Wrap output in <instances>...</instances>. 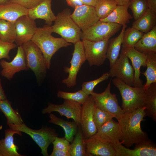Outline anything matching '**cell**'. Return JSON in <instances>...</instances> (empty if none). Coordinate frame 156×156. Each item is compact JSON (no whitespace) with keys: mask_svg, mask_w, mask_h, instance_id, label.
<instances>
[{"mask_svg":"<svg viewBox=\"0 0 156 156\" xmlns=\"http://www.w3.org/2000/svg\"><path fill=\"white\" fill-rule=\"evenodd\" d=\"M117 5L114 0H98L95 6L96 14L99 20L109 16Z\"/></svg>","mask_w":156,"mask_h":156,"instance_id":"obj_34","label":"cell"},{"mask_svg":"<svg viewBox=\"0 0 156 156\" xmlns=\"http://www.w3.org/2000/svg\"><path fill=\"white\" fill-rule=\"evenodd\" d=\"M21 135V132L10 128L5 130L4 139H0V156H22L18 152V146L14 144L13 135Z\"/></svg>","mask_w":156,"mask_h":156,"instance_id":"obj_23","label":"cell"},{"mask_svg":"<svg viewBox=\"0 0 156 156\" xmlns=\"http://www.w3.org/2000/svg\"><path fill=\"white\" fill-rule=\"evenodd\" d=\"M121 142L112 144L116 151V156H156L155 144L149 138L135 144L131 149L122 145Z\"/></svg>","mask_w":156,"mask_h":156,"instance_id":"obj_12","label":"cell"},{"mask_svg":"<svg viewBox=\"0 0 156 156\" xmlns=\"http://www.w3.org/2000/svg\"><path fill=\"white\" fill-rule=\"evenodd\" d=\"M57 97L64 100H67L75 102L82 105L89 96L81 89L75 92H70L59 91Z\"/></svg>","mask_w":156,"mask_h":156,"instance_id":"obj_36","label":"cell"},{"mask_svg":"<svg viewBox=\"0 0 156 156\" xmlns=\"http://www.w3.org/2000/svg\"><path fill=\"white\" fill-rule=\"evenodd\" d=\"M127 26L126 25H123L121 31L118 36L109 41L107 50L106 58L109 61L110 67L114 64L119 56L124 33Z\"/></svg>","mask_w":156,"mask_h":156,"instance_id":"obj_26","label":"cell"},{"mask_svg":"<svg viewBox=\"0 0 156 156\" xmlns=\"http://www.w3.org/2000/svg\"><path fill=\"white\" fill-rule=\"evenodd\" d=\"M74 44V49L72 59L70 62V67H65L64 71L68 73L67 78L62 80V83L68 88H71L76 85L77 74L80 68L86 60L84 49L82 41H79Z\"/></svg>","mask_w":156,"mask_h":156,"instance_id":"obj_10","label":"cell"},{"mask_svg":"<svg viewBox=\"0 0 156 156\" xmlns=\"http://www.w3.org/2000/svg\"><path fill=\"white\" fill-rule=\"evenodd\" d=\"M117 5H126L129 6L131 0H114Z\"/></svg>","mask_w":156,"mask_h":156,"instance_id":"obj_48","label":"cell"},{"mask_svg":"<svg viewBox=\"0 0 156 156\" xmlns=\"http://www.w3.org/2000/svg\"><path fill=\"white\" fill-rule=\"evenodd\" d=\"M0 65L2 68L0 73L1 75L9 80L11 79L16 73L29 69L22 46L18 47L16 54L11 61L8 62L2 60L0 62Z\"/></svg>","mask_w":156,"mask_h":156,"instance_id":"obj_16","label":"cell"},{"mask_svg":"<svg viewBox=\"0 0 156 156\" xmlns=\"http://www.w3.org/2000/svg\"><path fill=\"white\" fill-rule=\"evenodd\" d=\"M143 34V32L132 27L125 29L123 34L122 47L134 48Z\"/></svg>","mask_w":156,"mask_h":156,"instance_id":"obj_35","label":"cell"},{"mask_svg":"<svg viewBox=\"0 0 156 156\" xmlns=\"http://www.w3.org/2000/svg\"><path fill=\"white\" fill-rule=\"evenodd\" d=\"M10 2L18 4L29 10L37 6L44 0H8Z\"/></svg>","mask_w":156,"mask_h":156,"instance_id":"obj_42","label":"cell"},{"mask_svg":"<svg viewBox=\"0 0 156 156\" xmlns=\"http://www.w3.org/2000/svg\"><path fill=\"white\" fill-rule=\"evenodd\" d=\"M16 36L15 23L0 19V39L4 41L14 43Z\"/></svg>","mask_w":156,"mask_h":156,"instance_id":"obj_33","label":"cell"},{"mask_svg":"<svg viewBox=\"0 0 156 156\" xmlns=\"http://www.w3.org/2000/svg\"><path fill=\"white\" fill-rule=\"evenodd\" d=\"M53 148L64 151H68L70 144V142L65 138L56 137L52 142Z\"/></svg>","mask_w":156,"mask_h":156,"instance_id":"obj_41","label":"cell"},{"mask_svg":"<svg viewBox=\"0 0 156 156\" xmlns=\"http://www.w3.org/2000/svg\"><path fill=\"white\" fill-rule=\"evenodd\" d=\"M156 13L148 8L139 18L132 23V27L143 32L147 33L156 25Z\"/></svg>","mask_w":156,"mask_h":156,"instance_id":"obj_27","label":"cell"},{"mask_svg":"<svg viewBox=\"0 0 156 156\" xmlns=\"http://www.w3.org/2000/svg\"><path fill=\"white\" fill-rule=\"evenodd\" d=\"M110 77L108 72L104 73L99 78L90 81L83 82L82 84L81 90L87 95L90 96L93 91L95 87L101 82Z\"/></svg>","mask_w":156,"mask_h":156,"instance_id":"obj_39","label":"cell"},{"mask_svg":"<svg viewBox=\"0 0 156 156\" xmlns=\"http://www.w3.org/2000/svg\"><path fill=\"white\" fill-rule=\"evenodd\" d=\"M49 122L62 127L65 132V138L71 142L77 131L79 125L78 124L74 121H68L59 118L51 113L49 114Z\"/></svg>","mask_w":156,"mask_h":156,"instance_id":"obj_28","label":"cell"},{"mask_svg":"<svg viewBox=\"0 0 156 156\" xmlns=\"http://www.w3.org/2000/svg\"><path fill=\"white\" fill-rule=\"evenodd\" d=\"M109 40L92 41L82 40L86 60L90 66H99L106 58L107 48Z\"/></svg>","mask_w":156,"mask_h":156,"instance_id":"obj_9","label":"cell"},{"mask_svg":"<svg viewBox=\"0 0 156 156\" xmlns=\"http://www.w3.org/2000/svg\"><path fill=\"white\" fill-rule=\"evenodd\" d=\"M53 32L51 26L46 25L42 27H37L31 40L41 51L48 69L50 68L53 55L60 49L72 45L62 38L54 37L52 35Z\"/></svg>","mask_w":156,"mask_h":156,"instance_id":"obj_2","label":"cell"},{"mask_svg":"<svg viewBox=\"0 0 156 156\" xmlns=\"http://www.w3.org/2000/svg\"><path fill=\"white\" fill-rule=\"evenodd\" d=\"M148 8L156 13V0H146Z\"/></svg>","mask_w":156,"mask_h":156,"instance_id":"obj_45","label":"cell"},{"mask_svg":"<svg viewBox=\"0 0 156 156\" xmlns=\"http://www.w3.org/2000/svg\"><path fill=\"white\" fill-rule=\"evenodd\" d=\"M146 99L145 105L146 116L156 121V83L151 85L146 90Z\"/></svg>","mask_w":156,"mask_h":156,"instance_id":"obj_31","label":"cell"},{"mask_svg":"<svg viewBox=\"0 0 156 156\" xmlns=\"http://www.w3.org/2000/svg\"><path fill=\"white\" fill-rule=\"evenodd\" d=\"M71 13L69 8L59 12L51 26L52 30L68 42L75 44L80 40L82 31L71 18Z\"/></svg>","mask_w":156,"mask_h":156,"instance_id":"obj_4","label":"cell"},{"mask_svg":"<svg viewBox=\"0 0 156 156\" xmlns=\"http://www.w3.org/2000/svg\"><path fill=\"white\" fill-rule=\"evenodd\" d=\"M28 10L21 5L9 2L0 5V19L15 23L21 16L28 15Z\"/></svg>","mask_w":156,"mask_h":156,"instance_id":"obj_22","label":"cell"},{"mask_svg":"<svg viewBox=\"0 0 156 156\" xmlns=\"http://www.w3.org/2000/svg\"><path fill=\"white\" fill-rule=\"evenodd\" d=\"M134 48L146 55L156 53V25L149 31L144 34Z\"/></svg>","mask_w":156,"mask_h":156,"instance_id":"obj_24","label":"cell"},{"mask_svg":"<svg viewBox=\"0 0 156 156\" xmlns=\"http://www.w3.org/2000/svg\"><path fill=\"white\" fill-rule=\"evenodd\" d=\"M9 2L8 0H0V5L4 4Z\"/></svg>","mask_w":156,"mask_h":156,"instance_id":"obj_49","label":"cell"},{"mask_svg":"<svg viewBox=\"0 0 156 156\" xmlns=\"http://www.w3.org/2000/svg\"><path fill=\"white\" fill-rule=\"evenodd\" d=\"M83 4L95 6L98 0H80Z\"/></svg>","mask_w":156,"mask_h":156,"instance_id":"obj_46","label":"cell"},{"mask_svg":"<svg viewBox=\"0 0 156 156\" xmlns=\"http://www.w3.org/2000/svg\"><path fill=\"white\" fill-rule=\"evenodd\" d=\"M16 45L12 42H9L0 39V60L3 58L10 59V51L16 48Z\"/></svg>","mask_w":156,"mask_h":156,"instance_id":"obj_40","label":"cell"},{"mask_svg":"<svg viewBox=\"0 0 156 156\" xmlns=\"http://www.w3.org/2000/svg\"><path fill=\"white\" fill-rule=\"evenodd\" d=\"M81 106V104L77 103L64 100L63 103L61 105L49 103L47 107L42 110V113L50 114L53 112H57L61 116H64L68 119L72 118L79 125Z\"/></svg>","mask_w":156,"mask_h":156,"instance_id":"obj_14","label":"cell"},{"mask_svg":"<svg viewBox=\"0 0 156 156\" xmlns=\"http://www.w3.org/2000/svg\"><path fill=\"white\" fill-rule=\"evenodd\" d=\"M21 46L25 53L27 67L34 72L38 82L41 81L44 78L47 69L42 53L31 40L24 43Z\"/></svg>","mask_w":156,"mask_h":156,"instance_id":"obj_5","label":"cell"},{"mask_svg":"<svg viewBox=\"0 0 156 156\" xmlns=\"http://www.w3.org/2000/svg\"><path fill=\"white\" fill-rule=\"evenodd\" d=\"M112 81L120 93L122 98V109L125 114L145 106L146 94V90L143 87H133L116 78Z\"/></svg>","mask_w":156,"mask_h":156,"instance_id":"obj_3","label":"cell"},{"mask_svg":"<svg viewBox=\"0 0 156 156\" xmlns=\"http://www.w3.org/2000/svg\"><path fill=\"white\" fill-rule=\"evenodd\" d=\"M122 25L116 23L100 20L94 24L82 31L81 39L92 41L109 40L120 29Z\"/></svg>","mask_w":156,"mask_h":156,"instance_id":"obj_7","label":"cell"},{"mask_svg":"<svg viewBox=\"0 0 156 156\" xmlns=\"http://www.w3.org/2000/svg\"><path fill=\"white\" fill-rule=\"evenodd\" d=\"M7 97L2 86L1 80L0 79V100L6 99Z\"/></svg>","mask_w":156,"mask_h":156,"instance_id":"obj_47","label":"cell"},{"mask_svg":"<svg viewBox=\"0 0 156 156\" xmlns=\"http://www.w3.org/2000/svg\"><path fill=\"white\" fill-rule=\"evenodd\" d=\"M111 79L103 92L98 93L93 92L90 95L97 107L110 113L118 120L125 114L119 105L116 94L111 92Z\"/></svg>","mask_w":156,"mask_h":156,"instance_id":"obj_8","label":"cell"},{"mask_svg":"<svg viewBox=\"0 0 156 156\" xmlns=\"http://www.w3.org/2000/svg\"><path fill=\"white\" fill-rule=\"evenodd\" d=\"M74 9L70 16L82 31L99 20L94 7L83 4L76 6Z\"/></svg>","mask_w":156,"mask_h":156,"instance_id":"obj_15","label":"cell"},{"mask_svg":"<svg viewBox=\"0 0 156 156\" xmlns=\"http://www.w3.org/2000/svg\"><path fill=\"white\" fill-rule=\"evenodd\" d=\"M114 118V117L112 115L95 105L93 112V120L97 129Z\"/></svg>","mask_w":156,"mask_h":156,"instance_id":"obj_38","label":"cell"},{"mask_svg":"<svg viewBox=\"0 0 156 156\" xmlns=\"http://www.w3.org/2000/svg\"><path fill=\"white\" fill-rule=\"evenodd\" d=\"M120 137L118 123L112 119L97 129L96 133L90 138L113 144L120 142Z\"/></svg>","mask_w":156,"mask_h":156,"instance_id":"obj_19","label":"cell"},{"mask_svg":"<svg viewBox=\"0 0 156 156\" xmlns=\"http://www.w3.org/2000/svg\"><path fill=\"white\" fill-rule=\"evenodd\" d=\"M146 55L147 69L145 72L141 73L146 78V82L143 87L145 90L152 83H156V53H149Z\"/></svg>","mask_w":156,"mask_h":156,"instance_id":"obj_32","label":"cell"},{"mask_svg":"<svg viewBox=\"0 0 156 156\" xmlns=\"http://www.w3.org/2000/svg\"><path fill=\"white\" fill-rule=\"evenodd\" d=\"M129 8L135 20L140 18L148 8L146 0H131Z\"/></svg>","mask_w":156,"mask_h":156,"instance_id":"obj_37","label":"cell"},{"mask_svg":"<svg viewBox=\"0 0 156 156\" xmlns=\"http://www.w3.org/2000/svg\"><path fill=\"white\" fill-rule=\"evenodd\" d=\"M86 150L91 156H116L112 143L90 138L85 139Z\"/></svg>","mask_w":156,"mask_h":156,"instance_id":"obj_20","label":"cell"},{"mask_svg":"<svg viewBox=\"0 0 156 156\" xmlns=\"http://www.w3.org/2000/svg\"><path fill=\"white\" fill-rule=\"evenodd\" d=\"M50 156H71L68 151H64L53 148Z\"/></svg>","mask_w":156,"mask_h":156,"instance_id":"obj_43","label":"cell"},{"mask_svg":"<svg viewBox=\"0 0 156 156\" xmlns=\"http://www.w3.org/2000/svg\"><path fill=\"white\" fill-rule=\"evenodd\" d=\"M129 6L117 5L113 12L106 18L101 20L102 21L113 23L123 26L129 23L133 16L128 11Z\"/></svg>","mask_w":156,"mask_h":156,"instance_id":"obj_25","label":"cell"},{"mask_svg":"<svg viewBox=\"0 0 156 156\" xmlns=\"http://www.w3.org/2000/svg\"><path fill=\"white\" fill-rule=\"evenodd\" d=\"M0 110L6 118L8 126L20 125L24 123L18 112L12 108L10 103L7 99L0 100Z\"/></svg>","mask_w":156,"mask_h":156,"instance_id":"obj_30","label":"cell"},{"mask_svg":"<svg viewBox=\"0 0 156 156\" xmlns=\"http://www.w3.org/2000/svg\"><path fill=\"white\" fill-rule=\"evenodd\" d=\"M16 36L15 42L18 46L30 41L37 29L35 20L28 15L19 18L15 23Z\"/></svg>","mask_w":156,"mask_h":156,"instance_id":"obj_17","label":"cell"},{"mask_svg":"<svg viewBox=\"0 0 156 156\" xmlns=\"http://www.w3.org/2000/svg\"><path fill=\"white\" fill-rule=\"evenodd\" d=\"M68 5L75 9L77 6L83 5L80 0H66Z\"/></svg>","mask_w":156,"mask_h":156,"instance_id":"obj_44","label":"cell"},{"mask_svg":"<svg viewBox=\"0 0 156 156\" xmlns=\"http://www.w3.org/2000/svg\"><path fill=\"white\" fill-rule=\"evenodd\" d=\"M51 1L44 0L36 6L28 10V15L34 20L36 19H43L46 25L51 26L56 17L51 9Z\"/></svg>","mask_w":156,"mask_h":156,"instance_id":"obj_21","label":"cell"},{"mask_svg":"<svg viewBox=\"0 0 156 156\" xmlns=\"http://www.w3.org/2000/svg\"><path fill=\"white\" fill-rule=\"evenodd\" d=\"M128 58L121 51L119 57L108 72L110 77H116L127 85L133 86L134 72Z\"/></svg>","mask_w":156,"mask_h":156,"instance_id":"obj_11","label":"cell"},{"mask_svg":"<svg viewBox=\"0 0 156 156\" xmlns=\"http://www.w3.org/2000/svg\"><path fill=\"white\" fill-rule=\"evenodd\" d=\"M122 51L131 61L134 72L133 86L143 87L142 81L140 78L141 66H146V55L141 53L134 47H122Z\"/></svg>","mask_w":156,"mask_h":156,"instance_id":"obj_18","label":"cell"},{"mask_svg":"<svg viewBox=\"0 0 156 156\" xmlns=\"http://www.w3.org/2000/svg\"><path fill=\"white\" fill-rule=\"evenodd\" d=\"M10 128L14 130L22 132L30 136L41 150L43 156H48L47 149L57 134L55 129L51 127H43L38 130L31 129L24 123L20 125H11Z\"/></svg>","mask_w":156,"mask_h":156,"instance_id":"obj_6","label":"cell"},{"mask_svg":"<svg viewBox=\"0 0 156 156\" xmlns=\"http://www.w3.org/2000/svg\"><path fill=\"white\" fill-rule=\"evenodd\" d=\"M145 106L130 113L125 114L118 120L121 131L120 141L127 148L149 139L142 129L141 123L144 120Z\"/></svg>","mask_w":156,"mask_h":156,"instance_id":"obj_1","label":"cell"},{"mask_svg":"<svg viewBox=\"0 0 156 156\" xmlns=\"http://www.w3.org/2000/svg\"><path fill=\"white\" fill-rule=\"evenodd\" d=\"M95 105L91 95H90L82 105L80 126L85 139L94 135L97 129L93 120V112Z\"/></svg>","mask_w":156,"mask_h":156,"instance_id":"obj_13","label":"cell"},{"mask_svg":"<svg viewBox=\"0 0 156 156\" xmlns=\"http://www.w3.org/2000/svg\"><path fill=\"white\" fill-rule=\"evenodd\" d=\"M68 152L71 156H91L86 151L85 138L80 125L70 144Z\"/></svg>","mask_w":156,"mask_h":156,"instance_id":"obj_29","label":"cell"}]
</instances>
